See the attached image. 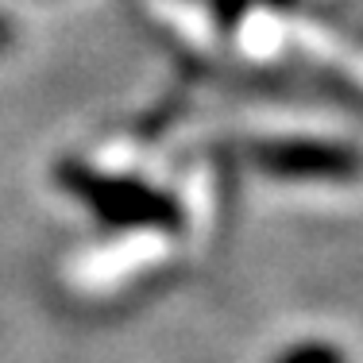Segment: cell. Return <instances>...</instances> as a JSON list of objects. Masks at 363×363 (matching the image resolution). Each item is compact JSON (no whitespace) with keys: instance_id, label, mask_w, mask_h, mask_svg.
I'll use <instances>...</instances> for the list:
<instances>
[{"instance_id":"obj_1","label":"cell","mask_w":363,"mask_h":363,"mask_svg":"<svg viewBox=\"0 0 363 363\" xmlns=\"http://www.w3.org/2000/svg\"><path fill=\"white\" fill-rule=\"evenodd\" d=\"M55 182L70 197H77L101 224L116 232H174L182 224L174 197L140 178L101 174L77 159H62L55 167Z\"/></svg>"},{"instance_id":"obj_2","label":"cell","mask_w":363,"mask_h":363,"mask_svg":"<svg viewBox=\"0 0 363 363\" xmlns=\"http://www.w3.org/2000/svg\"><path fill=\"white\" fill-rule=\"evenodd\" d=\"M8 43H12V23H8L4 16H0V50H4Z\"/></svg>"}]
</instances>
